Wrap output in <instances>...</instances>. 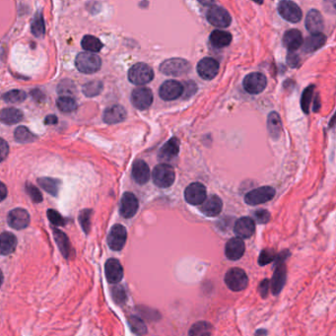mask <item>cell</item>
<instances>
[{
    "instance_id": "cell-1",
    "label": "cell",
    "mask_w": 336,
    "mask_h": 336,
    "mask_svg": "<svg viewBox=\"0 0 336 336\" xmlns=\"http://www.w3.org/2000/svg\"><path fill=\"white\" fill-rule=\"evenodd\" d=\"M289 256L290 252L288 250H284L276 255L274 260V273L271 280V291L274 296L280 294L287 280V268L285 262Z\"/></svg>"
},
{
    "instance_id": "cell-2",
    "label": "cell",
    "mask_w": 336,
    "mask_h": 336,
    "mask_svg": "<svg viewBox=\"0 0 336 336\" xmlns=\"http://www.w3.org/2000/svg\"><path fill=\"white\" fill-rule=\"evenodd\" d=\"M154 78L153 69L146 63L139 62L134 64L128 71V80L138 86L150 83Z\"/></svg>"
},
{
    "instance_id": "cell-3",
    "label": "cell",
    "mask_w": 336,
    "mask_h": 336,
    "mask_svg": "<svg viewBox=\"0 0 336 336\" xmlns=\"http://www.w3.org/2000/svg\"><path fill=\"white\" fill-rule=\"evenodd\" d=\"M76 68L85 74H92L101 69L102 60L98 56L92 53H81L75 59Z\"/></svg>"
},
{
    "instance_id": "cell-4",
    "label": "cell",
    "mask_w": 336,
    "mask_h": 336,
    "mask_svg": "<svg viewBox=\"0 0 336 336\" xmlns=\"http://www.w3.org/2000/svg\"><path fill=\"white\" fill-rule=\"evenodd\" d=\"M225 283L234 292H241L249 285V278L245 270L239 267L231 268L225 275Z\"/></svg>"
},
{
    "instance_id": "cell-5",
    "label": "cell",
    "mask_w": 336,
    "mask_h": 336,
    "mask_svg": "<svg viewBox=\"0 0 336 336\" xmlns=\"http://www.w3.org/2000/svg\"><path fill=\"white\" fill-rule=\"evenodd\" d=\"M275 193L276 191L272 186H260L249 191L245 196V201L249 205L255 206L271 200L275 196Z\"/></svg>"
},
{
    "instance_id": "cell-6",
    "label": "cell",
    "mask_w": 336,
    "mask_h": 336,
    "mask_svg": "<svg viewBox=\"0 0 336 336\" xmlns=\"http://www.w3.org/2000/svg\"><path fill=\"white\" fill-rule=\"evenodd\" d=\"M190 64L183 58H169L160 65V71L168 76H180L187 73Z\"/></svg>"
},
{
    "instance_id": "cell-7",
    "label": "cell",
    "mask_w": 336,
    "mask_h": 336,
    "mask_svg": "<svg viewBox=\"0 0 336 336\" xmlns=\"http://www.w3.org/2000/svg\"><path fill=\"white\" fill-rule=\"evenodd\" d=\"M153 181L159 187H169L175 178L174 169L168 164L156 166L152 172Z\"/></svg>"
},
{
    "instance_id": "cell-8",
    "label": "cell",
    "mask_w": 336,
    "mask_h": 336,
    "mask_svg": "<svg viewBox=\"0 0 336 336\" xmlns=\"http://www.w3.org/2000/svg\"><path fill=\"white\" fill-rule=\"evenodd\" d=\"M243 86L249 94L256 95L264 91L267 86V80L262 73L252 72L245 77Z\"/></svg>"
},
{
    "instance_id": "cell-9",
    "label": "cell",
    "mask_w": 336,
    "mask_h": 336,
    "mask_svg": "<svg viewBox=\"0 0 336 336\" xmlns=\"http://www.w3.org/2000/svg\"><path fill=\"white\" fill-rule=\"evenodd\" d=\"M207 20L208 22L218 28H227L232 22V18L229 12L223 7L212 5L207 11Z\"/></svg>"
},
{
    "instance_id": "cell-10",
    "label": "cell",
    "mask_w": 336,
    "mask_h": 336,
    "mask_svg": "<svg viewBox=\"0 0 336 336\" xmlns=\"http://www.w3.org/2000/svg\"><path fill=\"white\" fill-rule=\"evenodd\" d=\"M278 12L284 20L291 23H298L303 17L301 8L291 0H282L278 4Z\"/></svg>"
},
{
    "instance_id": "cell-11",
    "label": "cell",
    "mask_w": 336,
    "mask_h": 336,
    "mask_svg": "<svg viewBox=\"0 0 336 336\" xmlns=\"http://www.w3.org/2000/svg\"><path fill=\"white\" fill-rule=\"evenodd\" d=\"M185 200L191 205L202 204L207 198L206 187L201 182H193L189 184L184 191Z\"/></svg>"
},
{
    "instance_id": "cell-12",
    "label": "cell",
    "mask_w": 336,
    "mask_h": 336,
    "mask_svg": "<svg viewBox=\"0 0 336 336\" xmlns=\"http://www.w3.org/2000/svg\"><path fill=\"white\" fill-rule=\"evenodd\" d=\"M131 103L138 110H147L153 103V93L149 88H136L131 93Z\"/></svg>"
},
{
    "instance_id": "cell-13",
    "label": "cell",
    "mask_w": 336,
    "mask_h": 336,
    "mask_svg": "<svg viewBox=\"0 0 336 336\" xmlns=\"http://www.w3.org/2000/svg\"><path fill=\"white\" fill-rule=\"evenodd\" d=\"M219 72V63L216 59L205 57L197 64V73L204 80H212Z\"/></svg>"
},
{
    "instance_id": "cell-14",
    "label": "cell",
    "mask_w": 336,
    "mask_h": 336,
    "mask_svg": "<svg viewBox=\"0 0 336 336\" xmlns=\"http://www.w3.org/2000/svg\"><path fill=\"white\" fill-rule=\"evenodd\" d=\"M138 199L135 196V194H133L132 192H125L120 200V204H119V212L120 215L123 216L124 218H131L133 217L137 210H138Z\"/></svg>"
},
{
    "instance_id": "cell-15",
    "label": "cell",
    "mask_w": 336,
    "mask_h": 336,
    "mask_svg": "<svg viewBox=\"0 0 336 336\" xmlns=\"http://www.w3.org/2000/svg\"><path fill=\"white\" fill-rule=\"evenodd\" d=\"M246 251V245L243 241V238L236 237L230 239L225 247V254L228 259L230 260H239L243 257Z\"/></svg>"
},
{
    "instance_id": "cell-16",
    "label": "cell",
    "mask_w": 336,
    "mask_h": 336,
    "mask_svg": "<svg viewBox=\"0 0 336 336\" xmlns=\"http://www.w3.org/2000/svg\"><path fill=\"white\" fill-rule=\"evenodd\" d=\"M182 94H183V86L175 80H168L164 82L159 90L160 97L165 101L176 100Z\"/></svg>"
},
{
    "instance_id": "cell-17",
    "label": "cell",
    "mask_w": 336,
    "mask_h": 336,
    "mask_svg": "<svg viewBox=\"0 0 336 336\" xmlns=\"http://www.w3.org/2000/svg\"><path fill=\"white\" fill-rule=\"evenodd\" d=\"M126 239V229L122 225H114L108 236V244L113 251H121L125 245Z\"/></svg>"
},
{
    "instance_id": "cell-18",
    "label": "cell",
    "mask_w": 336,
    "mask_h": 336,
    "mask_svg": "<svg viewBox=\"0 0 336 336\" xmlns=\"http://www.w3.org/2000/svg\"><path fill=\"white\" fill-rule=\"evenodd\" d=\"M8 224L16 230H22L30 224V215L27 210L23 208H15L8 214Z\"/></svg>"
},
{
    "instance_id": "cell-19",
    "label": "cell",
    "mask_w": 336,
    "mask_h": 336,
    "mask_svg": "<svg viewBox=\"0 0 336 336\" xmlns=\"http://www.w3.org/2000/svg\"><path fill=\"white\" fill-rule=\"evenodd\" d=\"M223 208V202L217 195H210L207 197L200 206V211L208 217L218 216Z\"/></svg>"
},
{
    "instance_id": "cell-20",
    "label": "cell",
    "mask_w": 336,
    "mask_h": 336,
    "mask_svg": "<svg viewBox=\"0 0 336 336\" xmlns=\"http://www.w3.org/2000/svg\"><path fill=\"white\" fill-rule=\"evenodd\" d=\"M234 232L240 238L249 239L255 232V222L250 217H242L235 223Z\"/></svg>"
},
{
    "instance_id": "cell-21",
    "label": "cell",
    "mask_w": 336,
    "mask_h": 336,
    "mask_svg": "<svg viewBox=\"0 0 336 336\" xmlns=\"http://www.w3.org/2000/svg\"><path fill=\"white\" fill-rule=\"evenodd\" d=\"M305 23L307 30L312 34L321 33L324 30V18L316 9H312L308 12Z\"/></svg>"
},
{
    "instance_id": "cell-22",
    "label": "cell",
    "mask_w": 336,
    "mask_h": 336,
    "mask_svg": "<svg viewBox=\"0 0 336 336\" xmlns=\"http://www.w3.org/2000/svg\"><path fill=\"white\" fill-rule=\"evenodd\" d=\"M105 271L107 279L112 284L119 283L123 277V268L120 262L114 258H111L106 262Z\"/></svg>"
},
{
    "instance_id": "cell-23",
    "label": "cell",
    "mask_w": 336,
    "mask_h": 336,
    "mask_svg": "<svg viewBox=\"0 0 336 336\" xmlns=\"http://www.w3.org/2000/svg\"><path fill=\"white\" fill-rule=\"evenodd\" d=\"M179 151V141L177 138L172 137L166 144L163 145L159 151V160L162 162H169L174 159Z\"/></svg>"
},
{
    "instance_id": "cell-24",
    "label": "cell",
    "mask_w": 336,
    "mask_h": 336,
    "mask_svg": "<svg viewBox=\"0 0 336 336\" xmlns=\"http://www.w3.org/2000/svg\"><path fill=\"white\" fill-rule=\"evenodd\" d=\"M304 43L303 36L299 30H289L283 37V45L288 49L289 52H295L302 47Z\"/></svg>"
},
{
    "instance_id": "cell-25",
    "label": "cell",
    "mask_w": 336,
    "mask_h": 336,
    "mask_svg": "<svg viewBox=\"0 0 336 336\" xmlns=\"http://www.w3.org/2000/svg\"><path fill=\"white\" fill-rule=\"evenodd\" d=\"M103 118L108 124H115L123 121L126 118V111L122 106L113 105L106 109Z\"/></svg>"
},
{
    "instance_id": "cell-26",
    "label": "cell",
    "mask_w": 336,
    "mask_h": 336,
    "mask_svg": "<svg viewBox=\"0 0 336 336\" xmlns=\"http://www.w3.org/2000/svg\"><path fill=\"white\" fill-rule=\"evenodd\" d=\"M132 176L137 183H146L150 179V168L148 165L142 160L135 161L132 167Z\"/></svg>"
},
{
    "instance_id": "cell-27",
    "label": "cell",
    "mask_w": 336,
    "mask_h": 336,
    "mask_svg": "<svg viewBox=\"0 0 336 336\" xmlns=\"http://www.w3.org/2000/svg\"><path fill=\"white\" fill-rule=\"evenodd\" d=\"M327 38L322 33H316L312 34L310 37H308L304 43V52L307 54L314 53L318 50H320L325 44H326Z\"/></svg>"
},
{
    "instance_id": "cell-28",
    "label": "cell",
    "mask_w": 336,
    "mask_h": 336,
    "mask_svg": "<svg viewBox=\"0 0 336 336\" xmlns=\"http://www.w3.org/2000/svg\"><path fill=\"white\" fill-rule=\"evenodd\" d=\"M267 129L272 139L277 140L282 133L280 115L276 112H270L267 116Z\"/></svg>"
},
{
    "instance_id": "cell-29",
    "label": "cell",
    "mask_w": 336,
    "mask_h": 336,
    "mask_svg": "<svg viewBox=\"0 0 336 336\" xmlns=\"http://www.w3.org/2000/svg\"><path fill=\"white\" fill-rule=\"evenodd\" d=\"M232 42V35L222 30H215L210 35V43L217 49L228 47Z\"/></svg>"
},
{
    "instance_id": "cell-30",
    "label": "cell",
    "mask_w": 336,
    "mask_h": 336,
    "mask_svg": "<svg viewBox=\"0 0 336 336\" xmlns=\"http://www.w3.org/2000/svg\"><path fill=\"white\" fill-rule=\"evenodd\" d=\"M1 254L7 255L12 253L17 246V239L16 237L9 232H3L1 234Z\"/></svg>"
},
{
    "instance_id": "cell-31",
    "label": "cell",
    "mask_w": 336,
    "mask_h": 336,
    "mask_svg": "<svg viewBox=\"0 0 336 336\" xmlns=\"http://www.w3.org/2000/svg\"><path fill=\"white\" fill-rule=\"evenodd\" d=\"M23 119V112L15 108L4 109L1 112V121L5 124H15Z\"/></svg>"
},
{
    "instance_id": "cell-32",
    "label": "cell",
    "mask_w": 336,
    "mask_h": 336,
    "mask_svg": "<svg viewBox=\"0 0 336 336\" xmlns=\"http://www.w3.org/2000/svg\"><path fill=\"white\" fill-rule=\"evenodd\" d=\"M81 46L85 51L90 52V53H98L103 48V44L101 43V41L98 38L94 36H90V35L85 36L82 39Z\"/></svg>"
},
{
    "instance_id": "cell-33",
    "label": "cell",
    "mask_w": 336,
    "mask_h": 336,
    "mask_svg": "<svg viewBox=\"0 0 336 336\" xmlns=\"http://www.w3.org/2000/svg\"><path fill=\"white\" fill-rule=\"evenodd\" d=\"M38 183L50 194L56 196L59 190L60 181L52 177H41L38 179Z\"/></svg>"
},
{
    "instance_id": "cell-34",
    "label": "cell",
    "mask_w": 336,
    "mask_h": 336,
    "mask_svg": "<svg viewBox=\"0 0 336 336\" xmlns=\"http://www.w3.org/2000/svg\"><path fill=\"white\" fill-rule=\"evenodd\" d=\"M15 140L20 143H30L37 139V136L33 134L26 126H19L14 132Z\"/></svg>"
},
{
    "instance_id": "cell-35",
    "label": "cell",
    "mask_w": 336,
    "mask_h": 336,
    "mask_svg": "<svg viewBox=\"0 0 336 336\" xmlns=\"http://www.w3.org/2000/svg\"><path fill=\"white\" fill-rule=\"evenodd\" d=\"M54 234H55L56 244H57L59 250L61 251V253L65 257H68L69 253H70V245H69L68 238L66 237V235L64 233H62L59 230H55Z\"/></svg>"
},
{
    "instance_id": "cell-36",
    "label": "cell",
    "mask_w": 336,
    "mask_h": 336,
    "mask_svg": "<svg viewBox=\"0 0 336 336\" xmlns=\"http://www.w3.org/2000/svg\"><path fill=\"white\" fill-rule=\"evenodd\" d=\"M57 108L63 112H74L77 109V103L72 97L61 96L56 101Z\"/></svg>"
},
{
    "instance_id": "cell-37",
    "label": "cell",
    "mask_w": 336,
    "mask_h": 336,
    "mask_svg": "<svg viewBox=\"0 0 336 336\" xmlns=\"http://www.w3.org/2000/svg\"><path fill=\"white\" fill-rule=\"evenodd\" d=\"M102 90L103 83L101 81L88 82L82 88V92L86 97H96L102 92Z\"/></svg>"
},
{
    "instance_id": "cell-38",
    "label": "cell",
    "mask_w": 336,
    "mask_h": 336,
    "mask_svg": "<svg viewBox=\"0 0 336 336\" xmlns=\"http://www.w3.org/2000/svg\"><path fill=\"white\" fill-rule=\"evenodd\" d=\"M31 30H32L33 35L37 38L44 36V34L46 32V27H45V22H44V18H43L42 13L36 14V16H35V18L32 22Z\"/></svg>"
},
{
    "instance_id": "cell-39",
    "label": "cell",
    "mask_w": 336,
    "mask_h": 336,
    "mask_svg": "<svg viewBox=\"0 0 336 336\" xmlns=\"http://www.w3.org/2000/svg\"><path fill=\"white\" fill-rule=\"evenodd\" d=\"M188 334L189 336H211L212 326L206 322H199L192 326Z\"/></svg>"
},
{
    "instance_id": "cell-40",
    "label": "cell",
    "mask_w": 336,
    "mask_h": 336,
    "mask_svg": "<svg viewBox=\"0 0 336 336\" xmlns=\"http://www.w3.org/2000/svg\"><path fill=\"white\" fill-rule=\"evenodd\" d=\"M314 91H315V86H309L308 88H306V90L302 94L301 107H302L303 112H305L306 114H308L310 112L311 104H312L313 97H314Z\"/></svg>"
},
{
    "instance_id": "cell-41",
    "label": "cell",
    "mask_w": 336,
    "mask_h": 336,
    "mask_svg": "<svg viewBox=\"0 0 336 336\" xmlns=\"http://www.w3.org/2000/svg\"><path fill=\"white\" fill-rule=\"evenodd\" d=\"M27 99V94L22 90H11L3 95V100L7 103H22Z\"/></svg>"
},
{
    "instance_id": "cell-42",
    "label": "cell",
    "mask_w": 336,
    "mask_h": 336,
    "mask_svg": "<svg viewBox=\"0 0 336 336\" xmlns=\"http://www.w3.org/2000/svg\"><path fill=\"white\" fill-rule=\"evenodd\" d=\"M75 91H76V87L74 83L69 79L62 80L57 86V92L61 96L71 97L75 93Z\"/></svg>"
},
{
    "instance_id": "cell-43",
    "label": "cell",
    "mask_w": 336,
    "mask_h": 336,
    "mask_svg": "<svg viewBox=\"0 0 336 336\" xmlns=\"http://www.w3.org/2000/svg\"><path fill=\"white\" fill-rule=\"evenodd\" d=\"M128 324L131 331L136 335H144L147 332L145 324L137 317H130L128 319Z\"/></svg>"
},
{
    "instance_id": "cell-44",
    "label": "cell",
    "mask_w": 336,
    "mask_h": 336,
    "mask_svg": "<svg viewBox=\"0 0 336 336\" xmlns=\"http://www.w3.org/2000/svg\"><path fill=\"white\" fill-rule=\"evenodd\" d=\"M276 253L272 249H264L261 251L258 257V264L260 266H264L266 264L271 263L276 258Z\"/></svg>"
},
{
    "instance_id": "cell-45",
    "label": "cell",
    "mask_w": 336,
    "mask_h": 336,
    "mask_svg": "<svg viewBox=\"0 0 336 336\" xmlns=\"http://www.w3.org/2000/svg\"><path fill=\"white\" fill-rule=\"evenodd\" d=\"M26 191L34 202L39 203V202L43 201V195H42L41 191L39 190V188L37 186H35L31 183H27L26 184Z\"/></svg>"
},
{
    "instance_id": "cell-46",
    "label": "cell",
    "mask_w": 336,
    "mask_h": 336,
    "mask_svg": "<svg viewBox=\"0 0 336 336\" xmlns=\"http://www.w3.org/2000/svg\"><path fill=\"white\" fill-rule=\"evenodd\" d=\"M253 217L257 224H267L271 219V214L265 209H259L253 213Z\"/></svg>"
},
{
    "instance_id": "cell-47",
    "label": "cell",
    "mask_w": 336,
    "mask_h": 336,
    "mask_svg": "<svg viewBox=\"0 0 336 336\" xmlns=\"http://www.w3.org/2000/svg\"><path fill=\"white\" fill-rule=\"evenodd\" d=\"M91 215H92V211L91 210H83L80 215H79V221L80 224L82 226L83 230L85 231V233H89L90 230V220H91Z\"/></svg>"
},
{
    "instance_id": "cell-48",
    "label": "cell",
    "mask_w": 336,
    "mask_h": 336,
    "mask_svg": "<svg viewBox=\"0 0 336 336\" xmlns=\"http://www.w3.org/2000/svg\"><path fill=\"white\" fill-rule=\"evenodd\" d=\"M47 214H48V217H49L50 221H51L53 224L56 225V226H63V225H65V220H64V218H63L57 211H56V210L50 209V210L48 211Z\"/></svg>"
},
{
    "instance_id": "cell-49",
    "label": "cell",
    "mask_w": 336,
    "mask_h": 336,
    "mask_svg": "<svg viewBox=\"0 0 336 336\" xmlns=\"http://www.w3.org/2000/svg\"><path fill=\"white\" fill-rule=\"evenodd\" d=\"M112 297L113 300L117 303V304H122L125 301V292L122 289V287L119 286H115L112 288Z\"/></svg>"
},
{
    "instance_id": "cell-50",
    "label": "cell",
    "mask_w": 336,
    "mask_h": 336,
    "mask_svg": "<svg viewBox=\"0 0 336 336\" xmlns=\"http://www.w3.org/2000/svg\"><path fill=\"white\" fill-rule=\"evenodd\" d=\"M197 91V86L194 82L189 81L185 83V87H183V93L186 98L191 97Z\"/></svg>"
},
{
    "instance_id": "cell-51",
    "label": "cell",
    "mask_w": 336,
    "mask_h": 336,
    "mask_svg": "<svg viewBox=\"0 0 336 336\" xmlns=\"http://www.w3.org/2000/svg\"><path fill=\"white\" fill-rule=\"evenodd\" d=\"M271 286V283L268 279H264L261 281V283L258 286V292L260 293L262 298H266L269 292V287Z\"/></svg>"
},
{
    "instance_id": "cell-52",
    "label": "cell",
    "mask_w": 336,
    "mask_h": 336,
    "mask_svg": "<svg viewBox=\"0 0 336 336\" xmlns=\"http://www.w3.org/2000/svg\"><path fill=\"white\" fill-rule=\"evenodd\" d=\"M323 5L327 12L336 15V0H324Z\"/></svg>"
},
{
    "instance_id": "cell-53",
    "label": "cell",
    "mask_w": 336,
    "mask_h": 336,
    "mask_svg": "<svg viewBox=\"0 0 336 336\" xmlns=\"http://www.w3.org/2000/svg\"><path fill=\"white\" fill-rule=\"evenodd\" d=\"M299 61H300L299 56L294 54V52H289L287 56V62L291 67H296L299 64Z\"/></svg>"
},
{
    "instance_id": "cell-54",
    "label": "cell",
    "mask_w": 336,
    "mask_h": 336,
    "mask_svg": "<svg viewBox=\"0 0 336 336\" xmlns=\"http://www.w3.org/2000/svg\"><path fill=\"white\" fill-rule=\"evenodd\" d=\"M9 148H8V144L5 142L4 139H1V159L2 161L5 159L6 155L8 154Z\"/></svg>"
},
{
    "instance_id": "cell-55",
    "label": "cell",
    "mask_w": 336,
    "mask_h": 336,
    "mask_svg": "<svg viewBox=\"0 0 336 336\" xmlns=\"http://www.w3.org/2000/svg\"><path fill=\"white\" fill-rule=\"evenodd\" d=\"M45 123L49 124V125H53V124H56L57 123V117L54 114L48 115L45 119Z\"/></svg>"
},
{
    "instance_id": "cell-56",
    "label": "cell",
    "mask_w": 336,
    "mask_h": 336,
    "mask_svg": "<svg viewBox=\"0 0 336 336\" xmlns=\"http://www.w3.org/2000/svg\"><path fill=\"white\" fill-rule=\"evenodd\" d=\"M320 109H321V99L320 96L318 95L314 102V112H318Z\"/></svg>"
},
{
    "instance_id": "cell-57",
    "label": "cell",
    "mask_w": 336,
    "mask_h": 336,
    "mask_svg": "<svg viewBox=\"0 0 336 336\" xmlns=\"http://www.w3.org/2000/svg\"><path fill=\"white\" fill-rule=\"evenodd\" d=\"M7 194V190H6V186L4 183H1V200H4Z\"/></svg>"
},
{
    "instance_id": "cell-58",
    "label": "cell",
    "mask_w": 336,
    "mask_h": 336,
    "mask_svg": "<svg viewBox=\"0 0 336 336\" xmlns=\"http://www.w3.org/2000/svg\"><path fill=\"white\" fill-rule=\"evenodd\" d=\"M202 5L204 6H209V5H212L214 0H198Z\"/></svg>"
},
{
    "instance_id": "cell-59",
    "label": "cell",
    "mask_w": 336,
    "mask_h": 336,
    "mask_svg": "<svg viewBox=\"0 0 336 336\" xmlns=\"http://www.w3.org/2000/svg\"><path fill=\"white\" fill-rule=\"evenodd\" d=\"M260 335H262V336H266L267 335V332L266 331H264V330H260V331H258V332H256L255 333V336H260Z\"/></svg>"
},
{
    "instance_id": "cell-60",
    "label": "cell",
    "mask_w": 336,
    "mask_h": 336,
    "mask_svg": "<svg viewBox=\"0 0 336 336\" xmlns=\"http://www.w3.org/2000/svg\"><path fill=\"white\" fill-rule=\"evenodd\" d=\"M336 123V114H335V116L333 117V119L331 120V123H330V126L332 127V126H334L335 124Z\"/></svg>"
},
{
    "instance_id": "cell-61",
    "label": "cell",
    "mask_w": 336,
    "mask_h": 336,
    "mask_svg": "<svg viewBox=\"0 0 336 336\" xmlns=\"http://www.w3.org/2000/svg\"><path fill=\"white\" fill-rule=\"evenodd\" d=\"M252 1H254V2H256V3H258V4H262V1H263V0H252Z\"/></svg>"
},
{
    "instance_id": "cell-62",
    "label": "cell",
    "mask_w": 336,
    "mask_h": 336,
    "mask_svg": "<svg viewBox=\"0 0 336 336\" xmlns=\"http://www.w3.org/2000/svg\"><path fill=\"white\" fill-rule=\"evenodd\" d=\"M38 93H39L40 95H42V93H41V92H39V90H38ZM34 97H35V98H39V95H37V96H34Z\"/></svg>"
}]
</instances>
